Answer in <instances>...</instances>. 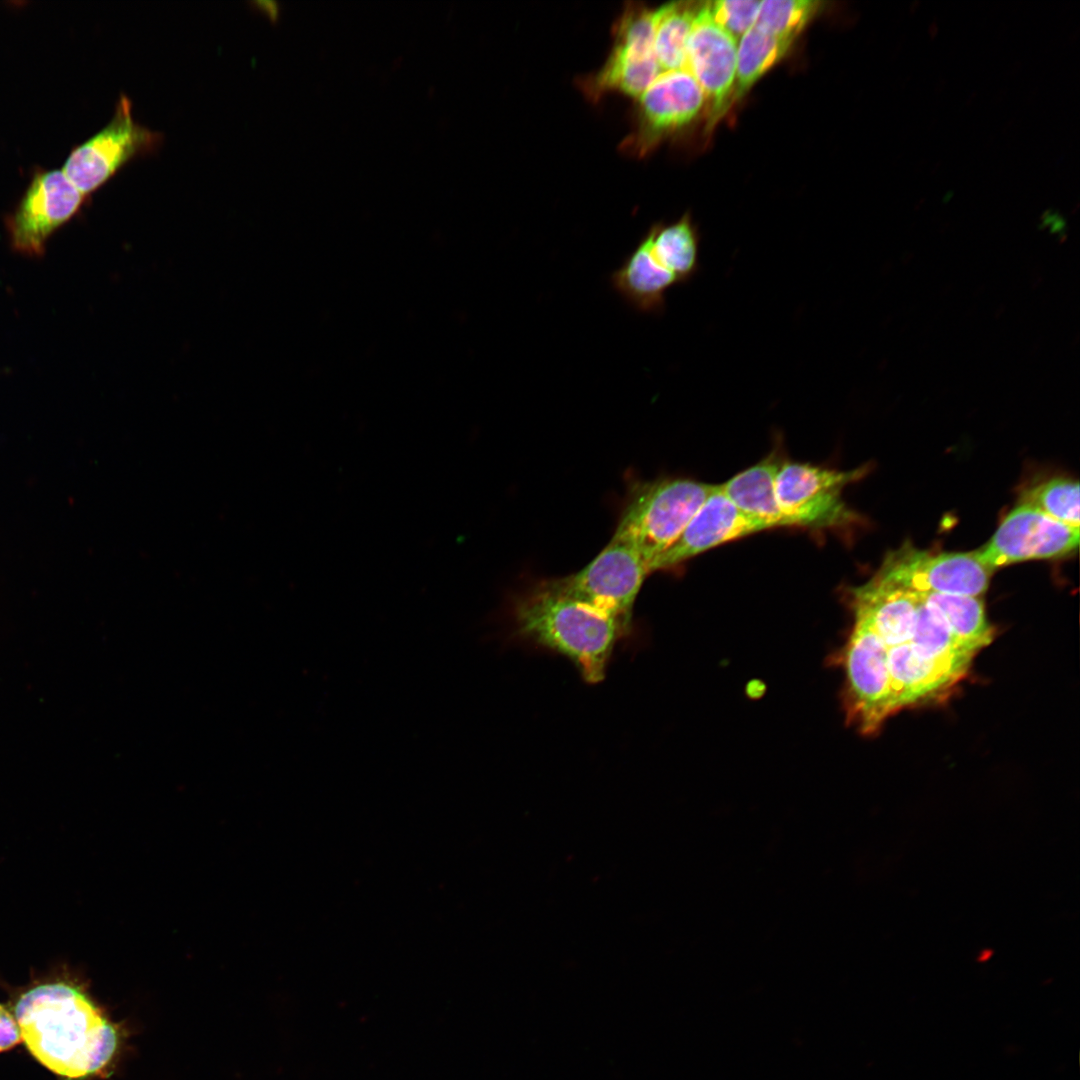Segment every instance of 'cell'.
I'll use <instances>...</instances> for the list:
<instances>
[{
	"mask_svg": "<svg viewBox=\"0 0 1080 1080\" xmlns=\"http://www.w3.org/2000/svg\"><path fill=\"white\" fill-rule=\"evenodd\" d=\"M835 658L845 672L843 705L848 722L864 734L875 732L894 713L888 647L871 628L854 620Z\"/></svg>",
	"mask_w": 1080,
	"mask_h": 1080,
	"instance_id": "obj_6",
	"label": "cell"
},
{
	"mask_svg": "<svg viewBox=\"0 0 1080 1080\" xmlns=\"http://www.w3.org/2000/svg\"><path fill=\"white\" fill-rule=\"evenodd\" d=\"M919 594V593H918ZM915 623L909 643L922 657L936 661L962 676L976 654L952 634L941 612L919 594Z\"/></svg>",
	"mask_w": 1080,
	"mask_h": 1080,
	"instance_id": "obj_20",
	"label": "cell"
},
{
	"mask_svg": "<svg viewBox=\"0 0 1080 1080\" xmlns=\"http://www.w3.org/2000/svg\"><path fill=\"white\" fill-rule=\"evenodd\" d=\"M781 462L777 456H768L719 485L740 511L769 529L789 527L775 497V477Z\"/></svg>",
	"mask_w": 1080,
	"mask_h": 1080,
	"instance_id": "obj_18",
	"label": "cell"
},
{
	"mask_svg": "<svg viewBox=\"0 0 1080 1080\" xmlns=\"http://www.w3.org/2000/svg\"><path fill=\"white\" fill-rule=\"evenodd\" d=\"M894 712L938 697L962 675L919 655L909 642L888 648Z\"/></svg>",
	"mask_w": 1080,
	"mask_h": 1080,
	"instance_id": "obj_16",
	"label": "cell"
},
{
	"mask_svg": "<svg viewBox=\"0 0 1080 1080\" xmlns=\"http://www.w3.org/2000/svg\"><path fill=\"white\" fill-rule=\"evenodd\" d=\"M1079 497L1078 481L1057 477L1026 490L1021 503L1031 505L1058 521L1079 527Z\"/></svg>",
	"mask_w": 1080,
	"mask_h": 1080,
	"instance_id": "obj_25",
	"label": "cell"
},
{
	"mask_svg": "<svg viewBox=\"0 0 1080 1080\" xmlns=\"http://www.w3.org/2000/svg\"><path fill=\"white\" fill-rule=\"evenodd\" d=\"M764 530L769 528L740 511L715 485L677 541L650 563V573L675 567L714 547Z\"/></svg>",
	"mask_w": 1080,
	"mask_h": 1080,
	"instance_id": "obj_13",
	"label": "cell"
},
{
	"mask_svg": "<svg viewBox=\"0 0 1080 1080\" xmlns=\"http://www.w3.org/2000/svg\"><path fill=\"white\" fill-rule=\"evenodd\" d=\"M714 487L690 478L639 484L628 498L613 537L635 547L649 567L677 541Z\"/></svg>",
	"mask_w": 1080,
	"mask_h": 1080,
	"instance_id": "obj_3",
	"label": "cell"
},
{
	"mask_svg": "<svg viewBox=\"0 0 1080 1080\" xmlns=\"http://www.w3.org/2000/svg\"><path fill=\"white\" fill-rule=\"evenodd\" d=\"M816 0L761 1L754 26L773 36L795 42L806 26L824 9Z\"/></svg>",
	"mask_w": 1080,
	"mask_h": 1080,
	"instance_id": "obj_24",
	"label": "cell"
},
{
	"mask_svg": "<svg viewBox=\"0 0 1080 1080\" xmlns=\"http://www.w3.org/2000/svg\"><path fill=\"white\" fill-rule=\"evenodd\" d=\"M864 467L843 471L802 462H781L775 497L789 527L840 528L857 521L842 498L844 488L860 479Z\"/></svg>",
	"mask_w": 1080,
	"mask_h": 1080,
	"instance_id": "obj_4",
	"label": "cell"
},
{
	"mask_svg": "<svg viewBox=\"0 0 1080 1080\" xmlns=\"http://www.w3.org/2000/svg\"><path fill=\"white\" fill-rule=\"evenodd\" d=\"M794 41L779 38L753 26L737 45L732 105L791 50Z\"/></svg>",
	"mask_w": 1080,
	"mask_h": 1080,
	"instance_id": "obj_21",
	"label": "cell"
},
{
	"mask_svg": "<svg viewBox=\"0 0 1080 1080\" xmlns=\"http://www.w3.org/2000/svg\"><path fill=\"white\" fill-rule=\"evenodd\" d=\"M649 574L648 564L638 550L612 537L582 569L546 581L557 591L631 626L634 603Z\"/></svg>",
	"mask_w": 1080,
	"mask_h": 1080,
	"instance_id": "obj_5",
	"label": "cell"
},
{
	"mask_svg": "<svg viewBox=\"0 0 1080 1080\" xmlns=\"http://www.w3.org/2000/svg\"><path fill=\"white\" fill-rule=\"evenodd\" d=\"M655 259L678 284L698 272L700 236L689 214L670 224L656 223L642 237Z\"/></svg>",
	"mask_w": 1080,
	"mask_h": 1080,
	"instance_id": "obj_19",
	"label": "cell"
},
{
	"mask_svg": "<svg viewBox=\"0 0 1080 1080\" xmlns=\"http://www.w3.org/2000/svg\"><path fill=\"white\" fill-rule=\"evenodd\" d=\"M738 42L712 19L701 3L687 45L685 68L700 85L707 103V130L732 106Z\"/></svg>",
	"mask_w": 1080,
	"mask_h": 1080,
	"instance_id": "obj_12",
	"label": "cell"
},
{
	"mask_svg": "<svg viewBox=\"0 0 1080 1080\" xmlns=\"http://www.w3.org/2000/svg\"><path fill=\"white\" fill-rule=\"evenodd\" d=\"M656 9L632 3L615 25L614 45L603 67L584 81L592 98L618 91L638 98L660 73L654 51Z\"/></svg>",
	"mask_w": 1080,
	"mask_h": 1080,
	"instance_id": "obj_9",
	"label": "cell"
},
{
	"mask_svg": "<svg viewBox=\"0 0 1080 1080\" xmlns=\"http://www.w3.org/2000/svg\"><path fill=\"white\" fill-rule=\"evenodd\" d=\"M700 4L671 2L656 9L654 51L660 72L685 68L688 40Z\"/></svg>",
	"mask_w": 1080,
	"mask_h": 1080,
	"instance_id": "obj_23",
	"label": "cell"
},
{
	"mask_svg": "<svg viewBox=\"0 0 1080 1080\" xmlns=\"http://www.w3.org/2000/svg\"><path fill=\"white\" fill-rule=\"evenodd\" d=\"M943 615L954 637L977 653L993 640V628L987 620L979 597L941 593H919Z\"/></svg>",
	"mask_w": 1080,
	"mask_h": 1080,
	"instance_id": "obj_22",
	"label": "cell"
},
{
	"mask_svg": "<svg viewBox=\"0 0 1080 1080\" xmlns=\"http://www.w3.org/2000/svg\"><path fill=\"white\" fill-rule=\"evenodd\" d=\"M714 22L737 42L756 23L761 1L719 0L707 2Z\"/></svg>",
	"mask_w": 1080,
	"mask_h": 1080,
	"instance_id": "obj_26",
	"label": "cell"
},
{
	"mask_svg": "<svg viewBox=\"0 0 1080 1080\" xmlns=\"http://www.w3.org/2000/svg\"><path fill=\"white\" fill-rule=\"evenodd\" d=\"M612 289L635 311L661 315L667 291L678 285L675 277L651 255L643 238L609 277Z\"/></svg>",
	"mask_w": 1080,
	"mask_h": 1080,
	"instance_id": "obj_17",
	"label": "cell"
},
{
	"mask_svg": "<svg viewBox=\"0 0 1080 1080\" xmlns=\"http://www.w3.org/2000/svg\"><path fill=\"white\" fill-rule=\"evenodd\" d=\"M637 99L635 145L641 152L658 138L690 124L705 104L700 85L686 68L660 72Z\"/></svg>",
	"mask_w": 1080,
	"mask_h": 1080,
	"instance_id": "obj_14",
	"label": "cell"
},
{
	"mask_svg": "<svg viewBox=\"0 0 1080 1080\" xmlns=\"http://www.w3.org/2000/svg\"><path fill=\"white\" fill-rule=\"evenodd\" d=\"M513 636L568 658L583 679L602 681L617 642L631 626L551 587L546 580L511 603Z\"/></svg>",
	"mask_w": 1080,
	"mask_h": 1080,
	"instance_id": "obj_2",
	"label": "cell"
},
{
	"mask_svg": "<svg viewBox=\"0 0 1080 1080\" xmlns=\"http://www.w3.org/2000/svg\"><path fill=\"white\" fill-rule=\"evenodd\" d=\"M1079 537V527L1020 503L1003 519L990 540L975 553L993 572L998 567L1021 561L1066 556L1078 547Z\"/></svg>",
	"mask_w": 1080,
	"mask_h": 1080,
	"instance_id": "obj_10",
	"label": "cell"
},
{
	"mask_svg": "<svg viewBox=\"0 0 1080 1080\" xmlns=\"http://www.w3.org/2000/svg\"><path fill=\"white\" fill-rule=\"evenodd\" d=\"M86 196L63 170H38L7 217L12 247L27 256H40L49 237L80 209Z\"/></svg>",
	"mask_w": 1080,
	"mask_h": 1080,
	"instance_id": "obj_11",
	"label": "cell"
},
{
	"mask_svg": "<svg viewBox=\"0 0 1080 1080\" xmlns=\"http://www.w3.org/2000/svg\"><path fill=\"white\" fill-rule=\"evenodd\" d=\"M14 1017L31 1054L68 1079L95 1074L111 1060L115 1028L73 984H38L20 995Z\"/></svg>",
	"mask_w": 1080,
	"mask_h": 1080,
	"instance_id": "obj_1",
	"label": "cell"
},
{
	"mask_svg": "<svg viewBox=\"0 0 1080 1080\" xmlns=\"http://www.w3.org/2000/svg\"><path fill=\"white\" fill-rule=\"evenodd\" d=\"M991 574L975 551L931 554L906 543L887 554L875 576L916 593L979 597Z\"/></svg>",
	"mask_w": 1080,
	"mask_h": 1080,
	"instance_id": "obj_8",
	"label": "cell"
},
{
	"mask_svg": "<svg viewBox=\"0 0 1080 1080\" xmlns=\"http://www.w3.org/2000/svg\"><path fill=\"white\" fill-rule=\"evenodd\" d=\"M21 1040L20 1029L15 1017L0 1004V1052L14 1047Z\"/></svg>",
	"mask_w": 1080,
	"mask_h": 1080,
	"instance_id": "obj_27",
	"label": "cell"
},
{
	"mask_svg": "<svg viewBox=\"0 0 1080 1080\" xmlns=\"http://www.w3.org/2000/svg\"><path fill=\"white\" fill-rule=\"evenodd\" d=\"M919 600L918 593L876 576L850 591L854 620L871 628L888 648L909 641Z\"/></svg>",
	"mask_w": 1080,
	"mask_h": 1080,
	"instance_id": "obj_15",
	"label": "cell"
},
{
	"mask_svg": "<svg viewBox=\"0 0 1080 1080\" xmlns=\"http://www.w3.org/2000/svg\"><path fill=\"white\" fill-rule=\"evenodd\" d=\"M162 140L161 133L134 120L132 103L122 94L110 121L70 152L62 170L87 196L130 160L157 150Z\"/></svg>",
	"mask_w": 1080,
	"mask_h": 1080,
	"instance_id": "obj_7",
	"label": "cell"
}]
</instances>
